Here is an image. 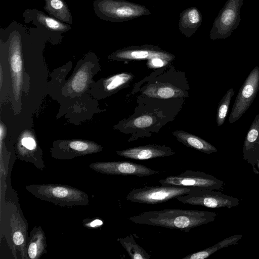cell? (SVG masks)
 Returning <instances> with one entry per match:
<instances>
[{
    "label": "cell",
    "instance_id": "8fae6325",
    "mask_svg": "<svg viewBox=\"0 0 259 259\" xmlns=\"http://www.w3.org/2000/svg\"><path fill=\"white\" fill-rule=\"evenodd\" d=\"M120 156L135 160H146L169 156L175 152L168 147L149 145L116 151Z\"/></svg>",
    "mask_w": 259,
    "mask_h": 259
},
{
    "label": "cell",
    "instance_id": "7402d4cb",
    "mask_svg": "<svg viewBox=\"0 0 259 259\" xmlns=\"http://www.w3.org/2000/svg\"><path fill=\"white\" fill-rule=\"evenodd\" d=\"M153 122L152 117L149 115H143L137 117L133 121V124L137 127L144 128L150 126Z\"/></svg>",
    "mask_w": 259,
    "mask_h": 259
},
{
    "label": "cell",
    "instance_id": "7c38bea8",
    "mask_svg": "<svg viewBox=\"0 0 259 259\" xmlns=\"http://www.w3.org/2000/svg\"><path fill=\"white\" fill-rule=\"evenodd\" d=\"M202 15L195 7L188 8L180 14L179 28L187 38L191 37L201 25Z\"/></svg>",
    "mask_w": 259,
    "mask_h": 259
},
{
    "label": "cell",
    "instance_id": "83f0119b",
    "mask_svg": "<svg viewBox=\"0 0 259 259\" xmlns=\"http://www.w3.org/2000/svg\"><path fill=\"white\" fill-rule=\"evenodd\" d=\"M13 241L15 244L20 245L24 242V237L22 234L19 232H16L13 235Z\"/></svg>",
    "mask_w": 259,
    "mask_h": 259
},
{
    "label": "cell",
    "instance_id": "3957f363",
    "mask_svg": "<svg viewBox=\"0 0 259 259\" xmlns=\"http://www.w3.org/2000/svg\"><path fill=\"white\" fill-rule=\"evenodd\" d=\"M193 188L173 186H148L134 189L127 195L128 201L144 204H154L163 203L179 196L185 195Z\"/></svg>",
    "mask_w": 259,
    "mask_h": 259
},
{
    "label": "cell",
    "instance_id": "5bb4252c",
    "mask_svg": "<svg viewBox=\"0 0 259 259\" xmlns=\"http://www.w3.org/2000/svg\"><path fill=\"white\" fill-rule=\"evenodd\" d=\"M242 237V234L234 235L224 239L212 246L187 255L182 259H204L207 258L220 249L232 245L237 244Z\"/></svg>",
    "mask_w": 259,
    "mask_h": 259
},
{
    "label": "cell",
    "instance_id": "484cf974",
    "mask_svg": "<svg viewBox=\"0 0 259 259\" xmlns=\"http://www.w3.org/2000/svg\"><path fill=\"white\" fill-rule=\"evenodd\" d=\"M22 145L27 149L32 150L36 147V142L31 137H25L22 139Z\"/></svg>",
    "mask_w": 259,
    "mask_h": 259
},
{
    "label": "cell",
    "instance_id": "e0dca14e",
    "mask_svg": "<svg viewBox=\"0 0 259 259\" xmlns=\"http://www.w3.org/2000/svg\"><path fill=\"white\" fill-rule=\"evenodd\" d=\"M36 18L41 24L51 31L64 32L71 29L70 26L46 15L42 12L37 13Z\"/></svg>",
    "mask_w": 259,
    "mask_h": 259
},
{
    "label": "cell",
    "instance_id": "ffe728a7",
    "mask_svg": "<svg viewBox=\"0 0 259 259\" xmlns=\"http://www.w3.org/2000/svg\"><path fill=\"white\" fill-rule=\"evenodd\" d=\"M129 73H122L115 75L106 79L104 83L105 89L108 91H114L122 86L132 78Z\"/></svg>",
    "mask_w": 259,
    "mask_h": 259
},
{
    "label": "cell",
    "instance_id": "30bf717a",
    "mask_svg": "<svg viewBox=\"0 0 259 259\" xmlns=\"http://www.w3.org/2000/svg\"><path fill=\"white\" fill-rule=\"evenodd\" d=\"M243 157L252 165L254 172L258 174L255 165L259 158V114L255 116L245 137L243 145Z\"/></svg>",
    "mask_w": 259,
    "mask_h": 259
},
{
    "label": "cell",
    "instance_id": "4fadbf2b",
    "mask_svg": "<svg viewBox=\"0 0 259 259\" xmlns=\"http://www.w3.org/2000/svg\"><path fill=\"white\" fill-rule=\"evenodd\" d=\"M172 134L179 141L187 147L206 154H211L218 151L217 148L209 143L191 134L182 131H177Z\"/></svg>",
    "mask_w": 259,
    "mask_h": 259
},
{
    "label": "cell",
    "instance_id": "9c48e42d",
    "mask_svg": "<svg viewBox=\"0 0 259 259\" xmlns=\"http://www.w3.org/2000/svg\"><path fill=\"white\" fill-rule=\"evenodd\" d=\"M10 43V62L13 91L15 98L19 97L22 84V59L21 41L18 33L11 34Z\"/></svg>",
    "mask_w": 259,
    "mask_h": 259
},
{
    "label": "cell",
    "instance_id": "603a6c76",
    "mask_svg": "<svg viewBox=\"0 0 259 259\" xmlns=\"http://www.w3.org/2000/svg\"><path fill=\"white\" fill-rule=\"evenodd\" d=\"M50 193L52 196L58 198H65L70 194L68 189L59 186L51 188Z\"/></svg>",
    "mask_w": 259,
    "mask_h": 259
},
{
    "label": "cell",
    "instance_id": "cb8c5ba5",
    "mask_svg": "<svg viewBox=\"0 0 259 259\" xmlns=\"http://www.w3.org/2000/svg\"><path fill=\"white\" fill-rule=\"evenodd\" d=\"M69 147L72 149L78 152H85L91 148L90 145L81 141H73L69 143Z\"/></svg>",
    "mask_w": 259,
    "mask_h": 259
},
{
    "label": "cell",
    "instance_id": "277c9868",
    "mask_svg": "<svg viewBox=\"0 0 259 259\" xmlns=\"http://www.w3.org/2000/svg\"><path fill=\"white\" fill-rule=\"evenodd\" d=\"M180 202L190 205L212 208L237 206L239 200L219 191L209 189H194L188 193L176 197Z\"/></svg>",
    "mask_w": 259,
    "mask_h": 259
},
{
    "label": "cell",
    "instance_id": "8992f818",
    "mask_svg": "<svg viewBox=\"0 0 259 259\" xmlns=\"http://www.w3.org/2000/svg\"><path fill=\"white\" fill-rule=\"evenodd\" d=\"M258 89L259 67L256 66L250 71L238 93L229 116V123L238 120L248 110Z\"/></svg>",
    "mask_w": 259,
    "mask_h": 259
},
{
    "label": "cell",
    "instance_id": "5b68a950",
    "mask_svg": "<svg viewBox=\"0 0 259 259\" xmlns=\"http://www.w3.org/2000/svg\"><path fill=\"white\" fill-rule=\"evenodd\" d=\"M164 186L193 188L201 189L219 190L224 182L212 175L199 171L186 170L178 175L170 176L159 180Z\"/></svg>",
    "mask_w": 259,
    "mask_h": 259
},
{
    "label": "cell",
    "instance_id": "4316f807",
    "mask_svg": "<svg viewBox=\"0 0 259 259\" xmlns=\"http://www.w3.org/2000/svg\"><path fill=\"white\" fill-rule=\"evenodd\" d=\"M37 244L35 242L31 243L29 246L28 250V255H29V257L32 259L35 258V257L37 255Z\"/></svg>",
    "mask_w": 259,
    "mask_h": 259
},
{
    "label": "cell",
    "instance_id": "ac0fdd59",
    "mask_svg": "<svg viewBox=\"0 0 259 259\" xmlns=\"http://www.w3.org/2000/svg\"><path fill=\"white\" fill-rule=\"evenodd\" d=\"M234 93L233 88L229 89L219 103L217 112V123L219 126L222 125L226 120L231 100Z\"/></svg>",
    "mask_w": 259,
    "mask_h": 259
},
{
    "label": "cell",
    "instance_id": "9a60e30c",
    "mask_svg": "<svg viewBox=\"0 0 259 259\" xmlns=\"http://www.w3.org/2000/svg\"><path fill=\"white\" fill-rule=\"evenodd\" d=\"M44 9L51 16L69 24H72L70 10L64 0H45Z\"/></svg>",
    "mask_w": 259,
    "mask_h": 259
},
{
    "label": "cell",
    "instance_id": "f1b7e54d",
    "mask_svg": "<svg viewBox=\"0 0 259 259\" xmlns=\"http://www.w3.org/2000/svg\"><path fill=\"white\" fill-rule=\"evenodd\" d=\"M103 224L102 222L99 220H96L92 222L90 225L92 227H94L98 226H100Z\"/></svg>",
    "mask_w": 259,
    "mask_h": 259
},
{
    "label": "cell",
    "instance_id": "2e32d148",
    "mask_svg": "<svg viewBox=\"0 0 259 259\" xmlns=\"http://www.w3.org/2000/svg\"><path fill=\"white\" fill-rule=\"evenodd\" d=\"M131 258L150 259V255L135 241L132 235L118 239Z\"/></svg>",
    "mask_w": 259,
    "mask_h": 259
},
{
    "label": "cell",
    "instance_id": "f546056e",
    "mask_svg": "<svg viewBox=\"0 0 259 259\" xmlns=\"http://www.w3.org/2000/svg\"><path fill=\"white\" fill-rule=\"evenodd\" d=\"M2 67H1V87H2Z\"/></svg>",
    "mask_w": 259,
    "mask_h": 259
},
{
    "label": "cell",
    "instance_id": "44dd1931",
    "mask_svg": "<svg viewBox=\"0 0 259 259\" xmlns=\"http://www.w3.org/2000/svg\"><path fill=\"white\" fill-rule=\"evenodd\" d=\"M89 78V74L85 68L79 69L75 74L71 82L72 90L76 93L82 92L85 88Z\"/></svg>",
    "mask_w": 259,
    "mask_h": 259
},
{
    "label": "cell",
    "instance_id": "52a82bcc",
    "mask_svg": "<svg viewBox=\"0 0 259 259\" xmlns=\"http://www.w3.org/2000/svg\"><path fill=\"white\" fill-rule=\"evenodd\" d=\"M93 167L96 170L103 174L131 175L140 177L159 174L161 172L145 165L130 161L100 162L94 164Z\"/></svg>",
    "mask_w": 259,
    "mask_h": 259
},
{
    "label": "cell",
    "instance_id": "7a4b0ae2",
    "mask_svg": "<svg viewBox=\"0 0 259 259\" xmlns=\"http://www.w3.org/2000/svg\"><path fill=\"white\" fill-rule=\"evenodd\" d=\"M94 8L98 17L112 22L128 21L152 13L145 6L126 0H96Z\"/></svg>",
    "mask_w": 259,
    "mask_h": 259
},
{
    "label": "cell",
    "instance_id": "d6986e66",
    "mask_svg": "<svg viewBox=\"0 0 259 259\" xmlns=\"http://www.w3.org/2000/svg\"><path fill=\"white\" fill-rule=\"evenodd\" d=\"M146 94L149 96L161 99H168L180 95V90L169 86H155L150 88Z\"/></svg>",
    "mask_w": 259,
    "mask_h": 259
},
{
    "label": "cell",
    "instance_id": "ba28073f",
    "mask_svg": "<svg viewBox=\"0 0 259 259\" xmlns=\"http://www.w3.org/2000/svg\"><path fill=\"white\" fill-rule=\"evenodd\" d=\"M112 56L119 60H150L160 58L171 61L175 56L161 50L158 46L144 45L141 46H131L115 52Z\"/></svg>",
    "mask_w": 259,
    "mask_h": 259
},
{
    "label": "cell",
    "instance_id": "d4e9b609",
    "mask_svg": "<svg viewBox=\"0 0 259 259\" xmlns=\"http://www.w3.org/2000/svg\"><path fill=\"white\" fill-rule=\"evenodd\" d=\"M168 61L160 58H154L149 60L148 64L154 67H162L167 64Z\"/></svg>",
    "mask_w": 259,
    "mask_h": 259
},
{
    "label": "cell",
    "instance_id": "6da1fadb",
    "mask_svg": "<svg viewBox=\"0 0 259 259\" xmlns=\"http://www.w3.org/2000/svg\"><path fill=\"white\" fill-rule=\"evenodd\" d=\"M214 212L189 209H165L145 211L129 218L137 224L175 229L187 232L192 228L214 221Z\"/></svg>",
    "mask_w": 259,
    "mask_h": 259
},
{
    "label": "cell",
    "instance_id": "4dcf8cb0",
    "mask_svg": "<svg viewBox=\"0 0 259 259\" xmlns=\"http://www.w3.org/2000/svg\"><path fill=\"white\" fill-rule=\"evenodd\" d=\"M256 164L257 165V166L259 168V158L258 159V160L257 161Z\"/></svg>",
    "mask_w": 259,
    "mask_h": 259
}]
</instances>
